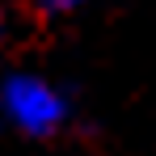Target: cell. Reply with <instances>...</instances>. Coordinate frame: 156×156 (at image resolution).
Returning a JSON list of instances; mask_svg holds the SVG:
<instances>
[{
	"mask_svg": "<svg viewBox=\"0 0 156 156\" xmlns=\"http://www.w3.org/2000/svg\"><path fill=\"white\" fill-rule=\"evenodd\" d=\"M0 38H4V9H0Z\"/></svg>",
	"mask_w": 156,
	"mask_h": 156,
	"instance_id": "obj_1",
	"label": "cell"
}]
</instances>
